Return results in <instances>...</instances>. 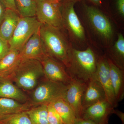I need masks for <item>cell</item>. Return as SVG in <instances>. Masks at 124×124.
<instances>
[{
    "instance_id": "f1b7e54d",
    "label": "cell",
    "mask_w": 124,
    "mask_h": 124,
    "mask_svg": "<svg viewBox=\"0 0 124 124\" xmlns=\"http://www.w3.org/2000/svg\"><path fill=\"white\" fill-rule=\"evenodd\" d=\"M75 124H98L90 120L80 118L76 119Z\"/></svg>"
},
{
    "instance_id": "ffe728a7",
    "label": "cell",
    "mask_w": 124,
    "mask_h": 124,
    "mask_svg": "<svg viewBox=\"0 0 124 124\" xmlns=\"http://www.w3.org/2000/svg\"><path fill=\"white\" fill-rule=\"evenodd\" d=\"M51 103L64 124H75V114L63 97L59 98Z\"/></svg>"
},
{
    "instance_id": "d4e9b609",
    "label": "cell",
    "mask_w": 124,
    "mask_h": 124,
    "mask_svg": "<svg viewBox=\"0 0 124 124\" xmlns=\"http://www.w3.org/2000/svg\"><path fill=\"white\" fill-rule=\"evenodd\" d=\"M48 120L49 124H64L59 114L51 103L48 104Z\"/></svg>"
},
{
    "instance_id": "2e32d148",
    "label": "cell",
    "mask_w": 124,
    "mask_h": 124,
    "mask_svg": "<svg viewBox=\"0 0 124 124\" xmlns=\"http://www.w3.org/2000/svg\"><path fill=\"white\" fill-rule=\"evenodd\" d=\"M20 16L17 11L6 8L0 24V37L9 42L17 25Z\"/></svg>"
},
{
    "instance_id": "e575fe53",
    "label": "cell",
    "mask_w": 124,
    "mask_h": 124,
    "mask_svg": "<svg viewBox=\"0 0 124 124\" xmlns=\"http://www.w3.org/2000/svg\"></svg>"
},
{
    "instance_id": "7a4b0ae2",
    "label": "cell",
    "mask_w": 124,
    "mask_h": 124,
    "mask_svg": "<svg viewBox=\"0 0 124 124\" xmlns=\"http://www.w3.org/2000/svg\"><path fill=\"white\" fill-rule=\"evenodd\" d=\"M63 31L42 24L40 34L47 55L67 66L69 53L72 47Z\"/></svg>"
},
{
    "instance_id": "6da1fadb",
    "label": "cell",
    "mask_w": 124,
    "mask_h": 124,
    "mask_svg": "<svg viewBox=\"0 0 124 124\" xmlns=\"http://www.w3.org/2000/svg\"><path fill=\"white\" fill-rule=\"evenodd\" d=\"M98 58L90 47L81 50L72 46L69 51L67 71L72 79L87 84L96 77Z\"/></svg>"
},
{
    "instance_id": "4dcf8cb0",
    "label": "cell",
    "mask_w": 124,
    "mask_h": 124,
    "mask_svg": "<svg viewBox=\"0 0 124 124\" xmlns=\"http://www.w3.org/2000/svg\"><path fill=\"white\" fill-rule=\"evenodd\" d=\"M113 113L116 114L117 116L122 121V124H124V113L122 112L117 110L114 109Z\"/></svg>"
},
{
    "instance_id": "44dd1931",
    "label": "cell",
    "mask_w": 124,
    "mask_h": 124,
    "mask_svg": "<svg viewBox=\"0 0 124 124\" xmlns=\"http://www.w3.org/2000/svg\"><path fill=\"white\" fill-rule=\"evenodd\" d=\"M117 40L109 51V58L120 69H124V38L118 33Z\"/></svg>"
},
{
    "instance_id": "d6a6232c",
    "label": "cell",
    "mask_w": 124,
    "mask_h": 124,
    "mask_svg": "<svg viewBox=\"0 0 124 124\" xmlns=\"http://www.w3.org/2000/svg\"><path fill=\"white\" fill-rule=\"evenodd\" d=\"M49 0L52 1V2H55V3H59V2H61L63 0Z\"/></svg>"
},
{
    "instance_id": "7402d4cb",
    "label": "cell",
    "mask_w": 124,
    "mask_h": 124,
    "mask_svg": "<svg viewBox=\"0 0 124 124\" xmlns=\"http://www.w3.org/2000/svg\"><path fill=\"white\" fill-rule=\"evenodd\" d=\"M48 104L32 107L26 111L32 124H49Z\"/></svg>"
},
{
    "instance_id": "603a6c76",
    "label": "cell",
    "mask_w": 124,
    "mask_h": 124,
    "mask_svg": "<svg viewBox=\"0 0 124 124\" xmlns=\"http://www.w3.org/2000/svg\"><path fill=\"white\" fill-rule=\"evenodd\" d=\"M15 4L20 17H36L37 3L35 0H15Z\"/></svg>"
},
{
    "instance_id": "30bf717a",
    "label": "cell",
    "mask_w": 124,
    "mask_h": 124,
    "mask_svg": "<svg viewBox=\"0 0 124 124\" xmlns=\"http://www.w3.org/2000/svg\"><path fill=\"white\" fill-rule=\"evenodd\" d=\"M86 86L87 84L84 81L72 79L63 97L72 108L77 119L82 118L84 112L82 98Z\"/></svg>"
},
{
    "instance_id": "ac0fdd59",
    "label": "cell",
    "mask_w": 124,
    "mask_h": 124,
    "mask_svg": "<svg viewBox=\"0 0 124 124\" xmlns=\"http://www.w3.org/2000/svg\"><path fill=\"white\" fill-rule=\"evenodd\" d=\"M21 60L19 51L10 49L8 53L0 60V76L10 75Z\"/></svg>"
},
{
    "instance_id": "4fadbf2b",
    "label": "cell",
    "mask_w": 124,
    "mask_h": 124,
    "mask_svg": "<svg viewBox=\"0 0 124 124\" xmlns=\"http://www.w3.org/2000/svg\"><path fill=\"white\" fill-rule=\"evenodd\" d=\"M22 60L33 59L40 62L48 55L40 34V29L30 38L19 51Z\"/></svg>"
},
{
    "instance_id": "5bb4252c",
    "label": "cell",
    "mask_w": 124,
    "mask_h": 124,
    "mask_svg": "<svg viewBox=\"0 0 124 124\" xmlns=\"http://www.w3.org/2000/svg\"><path fill=\"white\" fill-rule=\"evenodd\" d=\"M106 100V97L104 89L95 77L87 83L82 97V105L84 111L94 103Z\"/></svg>"
},
{
    "instance_id": "8992f818",
    "label": "cell",
    "mask_w": 124,
    "mask_h": 124,
    "mask_svg": "<svg viewBox=\"0 0 124 124\" xmlns=\"http://www.w3.org/2000/svg\"><path fill=\"white\" fill-rule=\"evenodd\" d=\"M86 20L90 26L105 43L109 45L113 36V30L110 22L104 14L93 6L85 7Z\"/></svg>"
},
{
    "instance_id": "d6986e66",
    "label": "cell",
    "mask_w": 124,
    "mask_h": 124,
    "mask_svg": "<svg viewBox=\"0 0 124 124\" xmlns=\"http://www.w3.org/2000/svg\"><path fill=\"white\" fill-rule=\"evenodd\" d=\"M32 107L29 102L22 103L12 99L0 97V116L26 111Z\"/></svg>"
},
{
    "instance_id": "836d02e7",
    "label": "cell",
    "mask_w": 124,
    "mask_h": 124,
    "mask_svg": "<svg viewBox=\"0 0 124 124\" xmlns=\"http://www.w3.org/2000/svg\"><path fill=\"white\" fill-rule=\"evenodd\" d=\"M35 0L36 1H37V0Z\"/></svg>"
},
{
    "instance_id": "e0dca14e",
    "label": "cell",
    "mask_w": 124,
    "mask_h": 124,
    "mask_svg": "<svg viewBox=\"0 0 124 124\" xmlns=\"http://www.w3.org/2000/svg\"><path fill=\"white\" fill-rule=\"evenodd\" d=\"M107 58L109 64L111 82L118 103L122 101L124 97V70L117 67L108 57Z\"/></svg>"
},
{
    "instance_id": "cb8c5ba5",
    "label": "cell",
    "mask_w": 124,
    "mask_h": 124,
    "mask_svg": "<svg viewBox=\"0 0 124 124\" xmlns=\"http://www.w3.org/2000/svg\"><path fill=\"white\" fill-rule=\"evenodd\" d=\"M1 124H32L26 111L0 116Z\"/></svg>"
},
{
    "instance_id": "277c9868",
    "label": "cell",
    "mask_w": 124,
    "mask_h": 124,
    "mask_svg": "<svg viewBox=\"0 0 124 124\" xmlns=\"http://www.w3.org/2000/svg\"><path fill=\"white\" fill-rule=\"evenodd\" d=\"M79 0H63L60 9L64 29L68 31L71 41L81 44L86 42L84 28L75 11V4Z\"/></svg>"
},
{
    "instance_id": "484cf974",
    "label": "cell",
    "mask_w": 124,
    "mask_h": 124,
    "mask_svg": "<svg viewBox=\"0 0 124 124\" xmlns=\"http://www.w3.org/2000/svg\"><path fill=\"white\" fill-rule=\"evenodd\" d=\"M10 50L9 42L0 37V60Z\"/></svg>"
},
{
    "instance_id": "3957f363",
    "label": "cell",
    "mask_w": 124,
    "mask_h": 124,
    "mask_svg": "<svg viewBox=\"0 0 124 124\" xmlns=\"http://www.w3.org/2000/svg\"><path fill=\"white\" fill-rule=\"evenodd\" d=\"M43 76V68L40 61L23 59L8 77L19 88L29 91L35 88L38 80Z\"/></svg>"
},
{
    "instance_id": "5b68a950",
    "label": "cell",
    "mask_w": 124,
    "mask_h": 124,
    "mask_svg": "<svg viewBox=\"0 0 124 124\" xmlns=\"http://www.w3.org/2000/svg\"><path fill=\"white\" fill-rule=\"evenodd\" d=\"M68 86L46 79L34 89L29 103L32 107L49 104L59 98L63 97Z\"/></svg>"
},
{
    "instance_id": "1f68e13d",
    "label": "cell",
    "mask_w": 124,
    "mask_h": 124,
    "mask_svg": "<svg viewBox=\"0 0 124 124\" xmlns=\"http://www.w3.org/2000/svg\"><path fill=\"white\" fill-rule=\"evenodd\" d=\"M89 0L93 4H95L97 5H98L101 4L102 0Z\"/></svg>"
},
{
    "instance_id": "4316f807",
    "label": "cell",
    "mask_w": 124,
    "mask_h": 124,
    "mask_svg": "<svg viewBox=\"0 0 124 124\" xmlns=\"http://www.w3.org/2000/svg\"><path fill=\"white\" fill-rule=\"evenodd\" d=\"M0 1L6 8L12 9L17 11L16 7L15 0H0Z\"/></svg>"
},
{
    "instance_id": "7c38bea8",
    "label": "cell",
    "mask_w": 124,
    "mask_h": 124,
    "mask_svg": "<svg viewBox=\"0 0 124 124\" xmlns=\"http://www.w3.org/2000/svg\"><path fill=\"white\" fill-rule=\"evenodd\" d=\"M114 109L107 100L100 101L84 109L82 118L98 124H108L109 116L113 114Z\"/></svg>"
},
{
    "instance_id": "9c48e42d",
    "label": "cell",
    "mask_w": 124,
    "mask_h": 124,
    "mask_svg": "<svg viewBox=\"0 0 124 124\" xmlns=\"http://www.w3.org/2000/svg\"><path fill=\"white\" fill-rule=\"evenodd\" d=\"M44 76L46 79L69 85L72 78L62 63L46 55L40 62Z\"/></svg>"
},
{
    "instance_id": "9a60e30c",
    "label": "cell",
    "mask_w": 124,
    "mask_h": 124,
    "mask_svg": "<svg viewBox=\"0 0 124 124\" xmlns=\"http://www.w3.org/2000/svg\"><path fill=\"white\" fill-rule=\"evenodd\" d=\"M0 97L12 99L22 103L28 102L27 95L9 77L0 76Z\"/></svg>"
},
{
    "instance_id": "52a82bcc",
    "label": "cell",
    "mask_w": 124,
    "mask_h": 124,
    "mask_svg": "<svg viewBox=\"0 0 124 124\" xmlns=\"http://www.w3.org/2000/svg\"><path fill=\"white\" fill-rule=\"evenodd\" d=\"M42 23L36 17H20L11 39L10 49L19 51L33 34L39 30Z\"/></svg>"
},
{
    "instance_id": "8fae6325",
    "label": "cell",
    "mask_w": 124,
    "mask_h": 124,
    "mask_svg": "<svg viewBox=\"0 0 124 124\" xmlns=\"http://www.w3.org/2000/svg\"><path fill=\"white\" fill-rule=\"evenodd\" d=\"M96 77L104 89L107 100L114 108L116 107L118 103L111 82L109 64L106 55L98 56Z\"/></svg>"
},
{
    "instance_id": "f546056e",
    "label": "cell",
    "mask_w": 124,
    "mask_h": 124,
    "mask_svg": "<svg viewBox=\"0 0 124 124\" xmlns=\"http://www.w3.org/2000/svg\"><path fill=\"white\" fill-rule=\"evenodd\" d=\"M6 9L1 1H0V24L3 20Z\"/></svg>"
},
{
    "instance_id": "ba28073f",
    "label": "cell",
    "mask_w": 124,
    "mask_h": 124,
    "mask_svg": "<svg viewBox=\"0 0 124 124\" xmlns=\"http://www.w3.org/2000/svg\"><path fill=\"white\" fill-rule=\"evenodd\" d=\"M36 16L42 24H46L64 31L60 3L49 0H38L36 1Z\"/></svg>"
},
{
    "instance_id": "83f0119b",
    "label": "cell",
    "mask_w": 124,
    "mask_h": 124,
    "mask_svg": "<svg viewBox=\"0 0 124 124\" xmlns=\"http://www.w3.org/2000/svg\"><path fill=\"white\" fill-rule=\"evenodd\" d=\"M117 11L122 17H124V0H116Z\"/></svg>"
}]
</instances>
